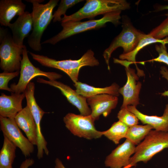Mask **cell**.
Returning <instances> with one entry per match:
<instances>
[{
  "mask_svg": "<svg viewBox=\"0 0 168 168\" xmlns=\"http://www.w3.org/2000/svg\"><path fill=\"white\" fill-rule=\"evenodd\" d=\"M32 3L33 30L28 36V43L29 46L36 51L42 49L40 42L43 33L53 19V12L57 5L58 0H50L45 4H40L44 0H26Z\"/></svg>",
  "mask_w": 168,
  "mask_h": 168,
  "instance_id": "cell-1",
  "label": "cell"
},
{
  "mask_svg": "<svg viewBox=\"0 0 168 168\" xmlns=\"http://www.w3.org/2000/svg\"><path fill=\"white\" fill-rule=\"evenodd\" d=\"M26 7V5L21 0H0L1 25L8 26L15 16H19L24 13Z\"/></svg>",
  "mask_w": 168,
  "mask_h": 168,
  "instance_id": "cell-20",
  "label": "cell"
},
{
  "mask_svg": "<svg viewBox=\"0 0 168 168\" xmlns=\"http://www.w3.org/2000/svg\"><path fill=\"white\" fill-rule=\"evenodd\" d=\"M54 168H66L64 166L62 161L58 158H56L55 161Z\"/></svg>",
  "mask_w": 168,
  "mask_h": 168,
  "instance_id": "cell-33",
  "label": "cell"
},
{
  "mask_svg": "<svg viewBox=\"0 0 168 168\" xmlns=\"http://www.w3.org/2000/svg\"><path fill=\"white\" fill-rule=\"evenodd\" d=\"M33 59L42 65L60 70L67 74L73 82L78 81L80 70L86 66L93 67L99 64V61L94 56V52L88 50L78 60L71 59L57 60L46 56L36 54L29 52Z\"/></svg>",
  "mask_w": 168,
  "mask_h": 168,
  "instance_id": "cell-3",
  "label": "cell"
},
{
  "mask_svg": "<svg viewBox=\"0 0 168 168\" xmlns=\"http://www.w3.org/2000/svg\"><path fill=\"white\" fill-rule=\"evenodd\" d=\"M20 73L19 71L12 72H3L0 73V89L12 92L8 86L9 81L13 78L17 77Z\"/></svg>",
  "mask_w": 168,
  "mask_h": 168,
  "instance_id": "cell-29",
  "label": "cell"
},
{
  "mask_svg": "<svg viewBox=\"0 0 168 168\" xmlns=\"http://www.w3.org/2000/svg\"><path fill=\"white\" fill-rule=\"evenodd\" d=\"M87 102L91 110L90 114L95 121L101 115L106 117L118 103L117 96L108 94L97 95L86 98Z\"/></svg>",
  "mask_w": 168,
  "mask_h": 168,
  "instance_id": "cell-15",
  "label": "cell"
},
{
  "mask_svg": "<svg viewBox=\"0 0 168 168\" xmlns=\"http://www.w3.org/2000/svg\"><path fill=\"white\" fill-rule=\"evenodd\" d=\"M130 4L125 0H87L83 7L70 15L64 16L61 22L78 21L92 18L100 15L129 9Z\"/></svg>",
  "mask_w": 168,
  "mask_h": 168,
  "instance_id": "cell-4",
  "label": "cell"
},
{
  "mask_svg": "<svg viewBox=\"0 0 168 168\" xmlns=\"http://www.w3.org/2000/svg\"><path fill=\"white\" fill-rule=\"evenodd\" d=\"M37 82L49 85L59 89L68 100L77 108L81 114L87 116L91 114V110L88 106L86 98L79 95L76 90H73L69 86L56 80H47L41 78H38Z\"/></svg>",
  "mask_w": 168,
  "mask_h": 168,
  "instance_id": "cell-12",
  "label": "cell"
},
{
  "mask_svg": "<svg viewBox=\"0 0 168 168\" xmlns=\"http://www.w3.org/2000/svg\"><path fill=\"white\" fill-rule=\"evenodd\" d=\"M166 148H168V132L151 130L136 147L128 168L136 166L138 162L147 163L156 154Z\"/></svg>",
  "mask_w": 168,
  "mask_h": 168,
  "instance_id": "cell-5",
  "label": "cell"
},
{
  "mask_svg": "<svg viewBox=\"0 0 168 168\" xmlns=\"http://www.w3.org/2000/svg\"><path fill=\"white\" fill-rule=\"evenodd\" d=\"M160 72L162 77L166 79L168 81V69L164 66H161L160 68ZM161 96H167L168 97V90L161 93Z\"/></svg>",
  "mask_w": 168,
  "mask_h": 168,
  "instance_id": "cell-31",
  "label": "cell"
},
{
  "mask_svg": "<svg viewBox=\"0 0 168 168\" xmlns=\"http://www.w3.org/2000/svg\"><path fill=\"white\" fill-rule=\"evenodd\" d=\"M16 147L4 136L3 144L0 151V168H12Z\"/></svg>",
  "mask_w": 168,
  "mask_h": 168,
  "instance_id": "cell-23",
  "label": "cell"
},
{
  "mask_svg": "<svg viewBox=\"0 0 168 168\" xmlns=\"http://www.w3.org/2000/svg\"><path fill=\"white\" fill-rule=\"evenodd\" d=\"M35 86L34 83L30 82L27 85L25 92L27 106L28 107L35 122L37 130V157L40 159L44 153L48 155L49 151L47 147V142L42 132L41 122L44 114L46 113L37 104L35 96Z\"/></svg>",
  "mask_w": 168,
  "mask_h": 168,
  "instance_id": "cell-10",
  "label": "cell"
},
{
  "mask_svg": "<svg viewBox=\"0 0 168 168\" xmlns=\"http://www.w3.org/2000/svg\"><path fill=\"white\" fill-rule=\"evenodd\" d=\"M14 119L18 126L24 132L30 142L33 145L37 146V127L28 106L26 105L18 113Z\"/></svg>",
  "mask_w": 168,
  "mask_h": 168,
  "instance_id": "cell-18",
  "label": "cell"
},
{
  "mask_svg": "<svg viewBox=\"0 0 168 168\" xmlns=\"http://www.w3.org/2000/svg\"><path fill=\"white\" fill-rule=\"evenodd\" d=\"M11 29L12 39L17 45L23 48L24 39L27 37L33 30V19L31 13L25 12L19 16L16 21L8 26Z\"/></svg>",
  "mask_w": 168,
  "mask_h": 168,
  "instance_id": "cell-16",
  "label": "cell"
},
{
  "mask_svg": "<svg viewBox=\"0 0 168 168\" xmlns=\"http://www.w3.org/2000/svg\"><path fill=\"white\" fill-rule=\"evenodd\" d=\"M148 34L158 39H162L168 37V17Z\"/></svg>",
  "mask_w": 168,
  "mask_h": 168,
  "instance_id": "cell-28",
  "label": "cell"
},
{
  "mask_svg": "<svg viewBox=\"0 0 168 168\" xmlns=\"http://www.w3.org/2000/svg\"><path fill=\"white\" fill-rule=\"evenodd\" d=\"M83 1L82 0H61L57 10L53 15V22H61V16L66 15L68 9Z\"/></svg>",
  "mask_w": 168,
  "mask_h": 168,
  "instance_id": "cell-26",
  "label": "cell"
},
{
  "mask_svg": "<svg viewBox=\"0 0 168 168\" xmlns=\"http://www.w3.org/2000/svg\"><path fill=\"white\" fill-rule=\"evenodd\" d=\"M125 70L127 81L125 84L119 90V93L123 97L121 109L126 108L130 105L136 107L139 104V94L142 86L140 82L136 81L138 78L135 70L129 66L125 67Z\"/></svg>",
  "mask_w": 168,
  "mask_h": 168,
  "instance_id": "cell-13",
  "label": "cell"
},
{
  "mask_svg": "<svg viewBox=\"0 0 168 168\" xmlns=\"http://www.w3.org/2000/svg\"><path fill=\"white\" fill-rule=\"evenodd\" d=\"M155 49L159 55L156 58L150 61L163 63L168 65V53L166 44H156L155 45Z\"/></svg>",
  "mask_w": 168,
  "mask_h": 168,
  "instance_id": "cell-30",
  "label": "cell"
},
{
  "mask_svg": "<svg viewBox=\"0 0 168 168\" xmlns=\"http://www.w3.org/2000/svg\"><path fill=\"white\" fill-rule=\"evenodd\" d=\"M121 13L120 11L112 12L104 15L99 19H92L85 21H68L61 22L62 30L56 35L42 42L41 44L54 45L75 35L103 27L109 22L117 26L120 23Z\"/></svg>",
  "mask_w": 168,
  "mask_h": 168,
  "instance_id": "cell-2",
  "label": "cell"
},
{
  "mask_svg": "<svg viewBox=\"0 0 168 168\" xmlns=\"http://www.w3.org/2000/svg\"><path fill=\"white\" fill-rule=\"evenodd\" d=\"M168 10V5L160 6L157 7L156 9V11H160L164 10ZM167 17H168V12L165 15Z\"/></svg>",
  "mask_w": 168,
  "mask_h": 168,
  "instance_id": "cell-34",
  "label": "cell"
},
{
  "mask_svg": "<svg viewBox=\"0 0 168 168\" xmlns=\"http://www.w3.org/2000/svg\"><path fill=\"white\" fill-rule=\"evenodd\" d=\"M63 121L67 129L78 137L91 140L103 136V131L96 129L95 120L91 115L84 116L69 113L63 117Z\"/></svg>",
  "mask_w": 168,
  "mask_h": 168,
  "instance_id": "cell-9",
  "label": "cell"
},
{
  "mask_svg": "<svg viewBox=\"0 0 168 168\" xmlns=\"http://www.w3.org/2000/svg\"><path fill=\"white\" fill-rule=\"evenodd\" d=\"M127 108L135 114L143 124L149 125L157 131L168 132V104L166 105L163 114L161 116L144 114L134 106L128 105Z\"/></svg>",
  "mask_w": 168,
  "mask_h": 168,
  "instance_id": "cell-19",
  "label": "cell"
},
{
  "mask_svg": "<svg viewBox=\"0 0 168 168\" xmlns=\"http://www.w3.org/2000/svg\"><path fill=\"white\" fill-rule=\"evenodd\" d=\"M0 124L3 136L7 137L16 147L19 148L25 157L30 156L34 152V145L23 134L14 118H5L0 116Z\"/></svg>",
  "mask_w": 168,
  "mask_h": 168,
  "instance_id": "cell-11",
  "label": "cell"
},
{
  "mask_svg": "<svg viewBox=\"0 0 168 168\" xmlns=\"http://www.w3.org/2000/svg\"><path fill=\"white\" fill-rule=\"evenodd\" d=\"M119 120L122 122L129 127L137 125L139 119L134 114L126 108L121 109L117 114Z\"/></svg>",
  "mask_w": 168,
  "mask_h": 168,
  "instance_id": "cell-27",
  "label": "cell"
},
{
  "mask_svg": "<svg viewBox=\"0 0 168 168\" xmlns=\"http://www.w3.org/2000/svg\"><path fill=\"white\" fill-rule=\"evenodd\" d=\"M26 47L23 48L22 59L21 62L20 77L18 82L10 85L12 92L22 93L25 92L26 88L30 81L35 77L42 76L50 80H56L62 77V75L53 72H46L35 67L30 62L28 56Z\"/></svg>",
  "mask_w": 168,
  "mask_h": 168,
  "instance_id": "cell-8",
  "label": "cell"
},
{
  "mask_svg": "<svg viewBox=\"0 0 168 168\" xmlns=\"http://www.w3.org/2000/svg\"><path fill=\"white\" fill-rule=\"evenodd\" d=\"M136 147L135 145L126 139L106 156L104 162L105 166L110 168H128Z\"/></svg>",
  "mask_w": 168,
  "mask_h": 168,
  "instance_id": "cell-14",
  "label": "cell"
},
{
  "mask_svg": "<svg viewBox=\"0 0 168 168\" xmlns=\"http://www.w3.org/2000/svg\"><path fill=\"white\" fill-rule=\"evenodd\" d=\"M25 97V93L12 92L10 96L2 93L0 96V116L8 118H14L22 109L23 100Z\"/></svg>",
  "mask_w": 168,
  "mask_h": 168,
  "instance_id": "cell-17",
  "label": "cell"
},
{
  "mask_svg": "<svg viewBox=\"0 0 168 168\" xmlns=\"http://www.w3.org/2000/svg\"><path fill=\"white\" fill-rule=\"evenodd\" d=\"M0 67L4 72H12L21 69L23 48L17 45L6 30L0 29Z\"/></svg>",
  "mask_w": 168,
  "mask_h": 168,
  "instance_id": "cell-7",
  "label": "cell"
},
{
  "mask_svg": "<svg viewBox=\"0 0 168 168\" xmlns=\"http://www.w3.org/2000/svg\"><path fill=\"white\" fill-rule=\"evenodd\" d=\"M122 30L120 33L112 41L109 47L103 53V56L108 69L110 70L109 61L112 53L119 47L123 49V54L129 53L137 47L140 40L145 34L135 28L129 20L123 16Z\"/></svg>",
  "mask_w": 168,
  "mask_h": 168,
  "instance_id": "cell-6",
  "label": "cell"
},
{
  "mask_svg": "<svg viewBox=\"0 0 168 168\" xmlns=\"http://www.w3.org/2000/svg\"><path fill=\"white\" fill-rule=\"evenodd\" d=\"M129 127L119 120L113 124L107 130L103 131V135L115 144L119 143L121 139L126 138Z\"/></svg>",
  "mask_w": 168,
  "mask_h": 168,
  "instance_id": "cell-24",
  "label": "cell"
},
{
  "mask_svg": "<svg viewBox=\"0 0 168 168\" xmlns=\"http://www.w3.org/2000/svg\"><path fill=\"white\" fill-rule=\"evenodd\" d=\"M153 129L148 124L134 125L129 128L126 138L135 145H138Z\"/></svg>",
  "mask_w": 168,
  "mask_h": 168,
  "instance_id": "cell-25",
  "label": "cell"
},
{
  "mask_svg": "<svg viewBox=\"0 0 168 168\" xmlns=\"http://www.w3.org/2000/svg\"><path fill=\"white\" fill-rule=\"evenodd\" d=\"M76 91L79 95L87 98L100 94H106L118 96L119 95V86L114 83L111 86L104 87H96L78 81L73 84Z\"/></svg>",
  "mask_w": 168,
  "mask_h": 168,
  "instance_id": "cell-21",
  "label": "cell"
},
{
  "mask_svg": "<svg viewBox=\"0 0 168 168\" xmlns=\"http://www.w3.org/2000/svg\"><path fill=\"white\" fill-rule=\"evenodd\" d=\"M34 163V161L32 159H26L21 163L20 168H29L32 166Z\"/></svg>",
  "mask_w": 168,
  "mask_h": 168,
  "instance_id": "cell-32",
  "label": "cell"
},
{
  "mask_svg": "<svg viewBox=\"0 0 168 168\" xmlns=\"http://www.w3.org/2000/svg\"><path fill=\"white\" fill-rule=\"evenodd\" d=\"M157 43H160L163 44H168V37L162 39H158L153 38L148 34H145L133 51L127 54H122L119 56V58L122 60H126L131 64L134 63L136 65L135 58L139 51L148 45Z\"/></svg>",
  "mask_w": 168,
  "mask_h": 168,
  "instance_id": "cell-22",
  "label": "cell"
}]
</instances>
